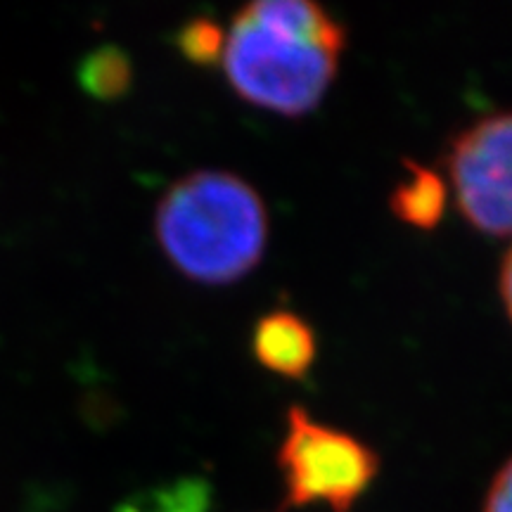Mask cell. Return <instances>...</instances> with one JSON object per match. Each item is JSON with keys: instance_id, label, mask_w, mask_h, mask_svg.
Instances as JSON below:
<instances>
[{"instance_id": "cell-10", "label": "cell", "mask_w": 512, "mask_h": 512, "mask_svg": "<svg viewBox=\"0 0 512 512\" xmlns=\"http://www.w3.org/2000/svg\"><path fill=\"white\" fill-rule=\"evenodd\" d=\"M484 512H512V458L496 472L484 501Z\"/></svg>"}, {"instance_id": "cell-7", "label": "cell", "mask_w": 512, "mask_h": 512, "mask_svg": "<svg viewBox=\"0 0 512 512\" xmlns=\"http://www.w3.org/2000/svg\"><path fill=\"white\" fill-rule=\"evenodd\" d=\"M76 81L81 91L95 100H119L133 86V62L117 46H100L83 57L76 69Z\"/></svg>"}, {"instance_id": "cell-6", "label": "cell", "mask_w": 512, "mask_h": 512, "mask_svg": "<svg viewBox=\"0 0 512 512\" xmlns=\"http://www.w3.org/2000/svg\"><path fill=\"white\" fill-rule=\"evenodd\" d=\"M406 181L396 185L389 197V209L406 226L434 230L444 219L448 204V185L444 176L430 166L406 159Z\"/></svg>"}, {"instance_id": "cell-9", "label": "cell", "mask_w": 512, "mask_h": 512, "mask_svg": "<svg viewBox=\"0 0 512 512\" xmlns=\"http://www.w3.org/2000/svg\"><path fill=\"white\" fill-rule=\"evenodd\" d=\"M176 48L188 62L209 67V64L221 62L223 48H226V31L209 17L188 19L178 29Z\"/></svg>"}, {"instance_id": "cell-11", "label": "cell", "mask_w": 512, "mask_h": 512, "mask_svg": "<svg viewBox=\"0 0 512 512\" xmlns=\"http://www.w3.org/2000/svg\"><path fill=\"white\" fill-rule=\"evenodd\" d=\"M498 292H501L505 313L512 320V247L508 249V254L503 256L501 264V275H498Z\"/></svg>"}, {"instance_id": "cell-3", "label": "cell", "mask_w": 512, "mask_h": 512, "mask_svg": "<svg viewBox=\"0 0 512 512\" xmlns=\"http://www.w3.org/2000/svg\"><path fill=\"white\" fill-rule=\"evenodd\" d=\"M278 467L287 505L323 503L332 512H351L375 482L380 456L354 434L313 420L306 408L292 406L278 448Z\"/></svg>"}, {"instance_id": "cell-8", "label": "cell", "mask_w": 512, "mask_h": 512, "mask_svg": "<svg viewBox=\"0 0 512 512\" xmlns=\"http://www.w3.org/2000/svg\"><path fill=\"white\" fill-rule=\"evenodd\" d=\"M117 512H211V486L200 477H183L131 496Z\"/></svg>"}, {"instance_id": "cell-4", "label": "cell", "mask_w": 512, "mask_h": 512, "mask_svg": "<svg viewBox=\"0 0 512 512\" xmlns=\"http://www.w3.org/2000/svg\"><path fill=\"white\" fill-rule=\"evenodd\" d=\"M446 171L460 214L486 235H512V112L484 117L453 138Z\"/></svg>"}, {"instance_id": "cell-5", "label": "cell", "mask_w": 512, "mask_h": 512, "mask_svg": "<svg viewBox=\"0 0 512 512\" xmlns=\"http://www.w3.org/2000/svg\"><path fill=\"white\" fill-rule=\"evenodd\" d=\"M252 354L259 366L271 373L302 380L316 363V332L297 313L271 311L256 320L252 330Z\"/></svg>"}, {"instance_id": "cell-1", "label": "cell", "mask_w": 512, "mask_h": 512, "mask_svg": "<svg viewBox=\"0 0 512 512\" xmlns=\"http://www.w3.org/2000/svg\"><path fill=\"white\" fill-rule=\"evenodd\" d=\"M344 48V24L311 0H256L233 17L221 64L249 105L304 117L335 81Z\"/></svg>"}, {"instance_id": "cell-2", "label": "cell", "mask_w": 512, "mask_h": 512, "mask_svg": "<svg viewBox=\"0 0 512 512\" xmlns=\"http://www.w3.org/2000/svg\"><path fill=\"white\" fill-rule=\"evenodd\" d=\"M155 240L169 264L192 283H238L264 259L266 204L238 174L192 171L157 202Z\"/></svg>"}]
</instances>
